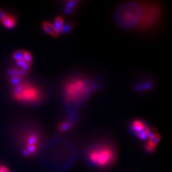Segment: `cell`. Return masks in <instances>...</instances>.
Returning <instances> with one entry per match:
<instances>
[{"label":"cell","instance_id":"obj_1","mask_svg":"<svg viewBox=\"0 0 172 172\" xmlns=\"http://www.w3.org/2000/svg\"><path fill=\"white\" fill-rule=\"evenodd\" d=\"M98 88L96 80L82 74H72L64 79L61 87V97L69 117H76L78 110Z\"/></svg>","mask_w":172,"mask_h":172},{"label":"cell","instance_id":"obj_12","mask_svg":"<svg viewBox=\"0 0 172 172\" xmlns=\"http://www.w3.org/2000/svg\"><path fill=\"white\" fill-rule=\"evenodd\" d=\"M149 127L147 126H146L143 130H142L139 133H136V136L138 138L141 139V140H145L148 138V131H149Z\"/></svg>","mask_w":172,"mask_h":172},{"label":"cell","instance_id":"obj_6","mask_svg":"<svg viewBox=\"0 0 172 172\" xmlns=\"http://www.w3.org/2000/svg\"><path fill=\"white\" fill-rule=\"evenodd\" d=\"M12 57L17 64L22 69L27 71L30 67L32 61V55L26 50H17L13 53Z\"/></svg>","mask_w":172,"mask_h":172},{"label":"cell","instance_id":"obj_13","mask_svg":"<svg viewBox=\"0 0 172 172\" xmlns=\"http://www.w3.org/2000/svg\"><path fill=\"white\" fill-rule=\"evenodd\" d=\"M160 138H161V137H160V135H158V134L157 133L156 135H155L154 136H153L152 137H151L150 138H149V142L150 143H151V144L153 145L154 146H155V147H156L157 144L159 143V141H160Z\"/></svg>","mask_w":172,"mask_h":172},{"label":"cell","instance_id":"obj_5","mask_svg":"<svg viewBox=\"0 0 172 172\" xmlns=\"http://www.w3.org/2000/svg\"><path fill=\"white\" fill-rule=\"evenodd\" d=\"M142 16L139 24L142 22L143 27L153 24L160 15V8L157 5H141Z\"/></svg>","mask_w":172,"mask_h":172},{"label":"cell","instance_id":"obj_18","mask_svg":"<svg viewBox=\"0 0 172 172\" xmlns=\"http://www.w3.org/2000/svg\"><path fill=\"white\" fill-rule=\"evenodd\" d=\"M0 172H10V171L5 165H0Z\"/></svg>","mask_w":172,"mask_h":172},{"label":"cell","instance_id":"obj_7","mask_svg":"<svg viewBox=\"0 0 172 172\" xmlns=\"http://www.w3.org/2000/svg\"><path fill=\"white\" fill-rule=\"evenodd\" d=\"M0 22L8 29H12L16 26L17 19L12 14L0 8Z\"/></svg>","mask_w":172,"mask_h":172},{"label":"cell","instance_id":"obj_17","mask_svg":"<svg viewBox=\"0 0 172 172\" xmlns=\"http://www.w3.org/2000/svg\"><path fill=\"white\" fill-rule=\"evenodd\" d=\"M146 148L147 149V150L149 152H152L154 151L155 149V146H154L153 145H152L151 143H150L149 141L147 142V143L146 144Z\"/></svg>","mask_w":172,"mask_h":172},{"label":"cell","instance_id":"obj_4","mask_svg":"<svg viewBox=\"0 0 172 172\" xmlns=\"http://www.w3.org/2000/svg\"><path fill=\"white\" fill-rule=\"evenodd\" d=\"M88 157L94 165L105 166L113 161L115 158V153L110 146L102 144L93 147L89 152Z\"/></svg>","mask_w":172,"mask_h":172},{"label":"cell","instance_id":"obj_3","mask_svg":"<svg viewBox=\"0 0 172 172\" xmlns=\"http://www.w3.org/2000/svg\"><path fill=\"white\" fill-rule=\"evenodd\" d=\"M142 16L141 5L136 2H127L120 5L114 12V19L124 29L138 25Z\"/></svg>","mask_w":172,"mask_h":172},{"label":"cell","instance_id":"obj_8","mask_svg":"<svg viewBox=\"0 0 172 172\" xmlns=\"http://www.w3.org/2000/svg\"><path fill=\"white\" fill-rule=\"evenodd\" d=\"M42 27H43V28H44V30L49 35H50L53 36H58L59 33L57 32L54 24H52V23L47 22V21H45L43 22Z\"/></svg>","mask_w":172,"mask_h":172},{"label":"cell","instance_id":"obj_2","mask_svg":"<svg viewBox=\"0 0 172 172\" xmlns=\"http://www.w3.org/2000/svg\"><path fill=\"white\" fill-rule=\"evenodd\" d=\"M50 94V88L45 84L36 82L20 84L14 90L13 96L18 101L37 105L45 101Z\"/></svg>","mask_w":172,"mask_h":172},{"label":"cell","instance_id":"obj_9","mask_svg":"<svg viewBox=\"0 0 172 172\" xmlns=\"http://www.w3.org/2000/svg\"><path fill=\"white\" fill-rule=\"evenodd\" d=\"M148 125L146 123L143 122L142 121L135 120L132 122L131 127L132 131H133L134 133H135L136 134V133H139L140 131H141L142 130H143V129H144Z\"/></svg>","mask_w":172,"mask_h":172},{"label":"cell","instance_id":"obj_14","mask_svg":"<svg viewBox=\"0 0 172 172\" xmlns=\"http://www.w3.org/2000/svg\"><path fill=\"white\" fill-rule=\"evenodd\" d=\"M71 121H68V122H64L63 123H61L60 126V130L61 131H66V130H68V128H69L71 127Z\"/></svg>","mask_w":172,"mask_h":172},{"label":"cell","instance_id":"obj_16","mask_svg":"<svg viewBox=\"0 0 172 172\" xmlns=\"http://www.w3.org/2000/svg\"><path fill=\"white\" fill-rule=\"evenodd\" d=\"M157 134V130L154 127H149L148 131V138H150L153 136Z\"/></svg>","mask_w":172,"mask_h":172},{"label":"cell","instance_id":"obj_10","mask_svg":"<svg viewBox=\"0 0 172 172\" xmlns=\"http://www.w3.org/2000/svg\"><path fill=\"white\" fill-rule=\"evenodd\" d=\"M79 3L78 1H68L65 2V5H64V12L65 13L68 14L72 12L75 7L77 6V3Z\"/></svg>","mask_w":172,"mask_h":172},{"label":"cell","instance_id":"obj_11","mask_svg":"<svg viewBox=\"0 0 172 172\" xmlns=\"http://www.w3.org/2000/svg\"><path fill=\"white\" fill-rule=\"evenodd\" d=\"M63 19H62L61 17H57L55 19V21H54V27L56 29V30L57 31V32L59 33V34L61 32V29L63 26Z\"/></svg>","mask_w":172,"mask_h":172},{"label":"cell","instance_id":"obj_15","mask_svg":"<svg viewBox=\"0 0 172 172\" xmlns=\"http://www.w3.org/2000/svg\"><path fill=\"white\" fill-rule=\"evenodd\" d=\"M72 24H71V23H68L67 24H65V25H63L61 30V32L60 33H66V32H68L71 30V27H72Z\"/></svg>","mask_w":172,"mask_h":172}]
</instances>
